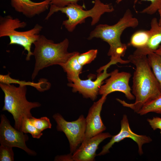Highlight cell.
Masks as SVG:
<instances>
[{"label": "cell", "mask_w": 161, "mask_h": 161, "mask_svg": "<svg viewBox=\"0 0 161 161\" xmlns=\"http://www.w3.org/2000/svg\"><path fill=\"white\" fill-rule=\"evenodd\" d=\"M136 69L133 74L132 93L135 98L133 103H128L117 98L123 106L129 108L137 113L145 104L161 95L159 83L148 63L147 56L133 54L128 57Z\"/></svg>", "instance_id": "6da1fadb"}, {"label": "cell", "mask_w": 161, "mask_h": 161, "mask_svg": "<svg viewBox=\"0 0 161 161\" xmlns=\"http://www.w3.org/2000/svg\"><path fill=\"white\" fill-rule=\"evenodd\" d=\"M139 24L138 20L133 17L131 11L128 9L123 16L115 24L113 25L100 24L90 33L88 39L94 38H100L107 42L109 46L108 55L111 56L110 61L106 65L109 67L118 63L121 64L130 63L129 60H123L127 46L121 41V36L123 31L129 27L135 28Z\"/></svg>", "instance_id": "7a4b0ae2"}, {"label": "cell", "mask_w": 161, "mask_h": 161, "mask_svg": "<svg viewBox=\"0 0 161 161\" xmlns=\"http://www.w3.org/2000/svg\"><path fill=\"white\" fill-rule=\"evenodd\" d=\"M69 42L65 38L62 41L55 43L43 35H40L33 44V52L35 62L32 75L34 80L39 71L43 69L54 65L61 66L76 52H69L67 51Z\"/></svg>", "instance_id": "3957f363"}, {"label": "cell", "mask_w": 161, "mask_h": 161, "mask_svg": "<svg viewBox=\"0 0 161 161\" xmlns=\"http://www.w3.org/2000/svg\"><path fill=\"white\" fill-rule=\"evenodd\" d=\"M0 86L4 95L2 111H7L12 115L15 121L14 128L21 131L24 120L32 117L31 110L39 107L41 105L38 102L27 100L26 86L19 85L16 87L13 85L0 83Z\"/></svg>", "instance_id": "277c9868"}, {"label": "cell", "mask_w": 161, "mask_h": 161, "mask_svg": "<svg viewBox=\"0 0 161 161\" xmlns=\"http://www.w3.org/2000/svg\"><path fill=\"white\" fill-rule=\"evenodd\" d=\"M94 5L88 10L83 9L84 6L77 4H70L64 7H58L51 5L49 11L45 18L46 20L55 13L60 11L65 14L68 18L63 21L62 25L69 32H72L76 26L85 22L89 17L92 18L91 25L93 26L99 21L101 16L106 13H111L114 10L111 4H104L100 0H95Z\"/></svg>", "instance_id": "5b68a950"}, {"label": "cell", "mask_w": 161, "mask_h": 161, "mask_svg": "<svg viewBox=\"0 0 161 161\" xmlns=\"http://www.w3.org/2000/svg\"><path fill=\"white\" fill-rule=\"evenodd\" d=\"M27 25L26 22L21 21L17 18H14L10 16H0V37H8L10 40L9 45H17L23 47L24 50L27 52L26 59L28 61L33 55L31 51L32 45L38 39L43 27L37 24L29 30H17L16 29L25 28Z\"/></svg>", "instance_id": "8992f818"}, {"label": "cell", "mask_w": 161, "mask_h": 161, "mask_svg": "<svg viewBox=\"0 0 161 161\" xmlns=\"http://www.w3.org/2000/svg\"><path fill=\"white\" fill-rule=\"evenodd\" d=\"M52 117L57 123V131L63 132L67 137L69 144L70 153L73 154L84 139L85 118L82 114L75 121H68L58 113L54 114Z\"/></svg>", "instance_id": "52a82bcc"}, {"label": "cell", "mask_w": 161, "mask_h": 161, "mask_svg": "<svg viewBox=\"0 0 161 161\" xmlns=\"http://www.w3.org/2000/svg\"><path fill=\"white\" fill-rule=\"evenodd\" d=\"M0 117V144L12 148H18L24 150L29 155H36V152L28 148L26 145V142L29 138L28 136L13 127L4 114H1Z\"/></svg>", "instance_id": "ba28073f"}, {"label": "cell", "mask_w": 161, "mask_h": 161, "mask_svg": "<svg viewBox=\"0 0 161 161\" xmlns=\"http://www.w3.org/2000/svg\"><path fill=\"white\" fill-rule=\"evenodd\" d=\"M108 68L103 66L98 69L97 78L95 80H92L93 78L92 75L89 76L88 79L82 80L79 78L69 83L68 85L72 88L73 92H78L84 97L94 100L99 94V88L104 80L110 75L111 73L107 72Z\"/></svg>", "instance_id": "9c48e42d"}, {"label": "cell", "mask_w": 161, "mask_h": 161, "mask_svg": "<svg viewBox=\"0 0 161 161\" xmlns=\"http://www.w3.org/2000/svg\"><path fill=\"white\" fill-rule=\"evenodd\" d=\"M110 77L106 80L105 84L100 87L99 94L107 96L111 93L119 91L124 93L128 100H132L135 98L131 91L129 84L131 76L130 73L125 72H119L115 69L111 73Z\"/></svg>", "instance_id": "30bf717a"}, {"label": "cell", "mask_w": 161, "mask_h": 161, "mask_svg": "<svg viewBox=\"0 0 161 161\" xmlns=\"http://www.w3.org/2000/svg\"><path fill=\"white\" fill-rule=\"evenodd\" d=\"M120 124L121 129L119 132L112 136L110 141L103 146L102 150L98 154V156L103 155L109 153V149L115 143L127 138L132 139L137 143L139 154L142 155L143 154L142 146L145 144L152 141L151 139L149 136L137 134L133 132L130 127L128 119L126 114L123 115Z\"/></svg>", "instance_id": "8fae6325"}, {"label": "cell", "mask_w": 161, "mask_h": 161, "mask_svg": "<svg viewBox=\"0 0 161 161\" xmlns=\"http://www.w3.org/2000/svg\"><path fill=\"white\" fill-rule=\"evenodd\" d=\"M106 97L107 96L102 95L90 108L85 118L86 130L83 140L101 133L106 129L101 117L100 113Z\"/></svg>", "instance_id": "7c38bea8"}, {"label": "cell", "mask_w": 161, "mask_h": 161, "mask_svg": "<svg viewBox=\"0 0 161 161\" xmlns=\"http://www.w3.org/2000/svg\"><path fill=\"white\" fill-rule=\"evenodd\" d=\"M112 136L109 133H101L83 140L72 154L73 161H94L96 155V151L99 144L105 139Z\"/></svg>", "instance_id": "4fadbf2b"}, {"label": "cell", "mask_w": 161, "mask_h": 161, "mask_svg": "<svg viewBox=\"0 0 161 161\" xmlns=\"http://www.w3.org/2000/svg\"><path fill=\"white\" fill-rule=\"evenodd\" d=\"M50 0L34 2L31 0H11V6L17 12L28 18H32L44 12L49 8Z\"/></svg>", "instance_id": "5bb4252c"}, {"label": "cell", "mask_w": 161, "mask_h": 161, "mask_svg": "<svg viewBox=\"0 0 161 161\" xmlns=\"http://www.w3.org/2000/svg\"><path fill=\"white\" fill-rule=\"evenodd\" d=\"M150 24L151 28L149 30V37L147 43L144 47L137 48L133 54L147 56L149 54L154 52L161 44V27L159 25L157 18H153Z\"/></svg>", "instance_id": "9a60e30c"}, {"label": "cell", "mask_w": 161, "mask_h": 161, "mask_svg": "<svg viewBox=\"0 0 161 161\" xmlns=\"http://www.w3.org/2000/svg\"><path fill=\"white\" fill-rule=\"evenodd\" d=\"M9 73L7 75H0V83L6 84L16 83L22 86H30L35 87L40 92H43L48 89L50 86V83L45 79H41L38 83L31 82H26L25 81L20 80H19L10 77Z\"/></svg>", "instance_id": "2e32d148"}, {"label": "cell", "mask_w": 161, "mask_h": 161, "mask_svg": "<svg viewBox=\"0 0 161 161\" xmlns=\"http://www.w3.org/2000/svg\"><path fill=\"white\" fill-rule=\"evenodd\" d=\"M79 53L76 52L66 63L61 66L66 73L67 79L70 82L80 78L79 75L82 72L83 66L79 63L77 59Z\"/></svg>", "instance_id": "e0dca14e"}, {"label": "cell", "mask_w": 161, "mask_h": 161, "mask_svg": "<svg viewBox=\"0 0 161 161\" xmlns=\"http://www.w3.org/2000/svg\"><path fill=\"white\" fill-rule=\"evenodd\" d=\"M147 57L150 66L159 83L161 91V56L152 52Z\"/></svg>", "instance_id": "ac0fdd59"}, {"label": "cell", "mask_w": 161, "mask_h": 161, "mask_svg": "<svg viewBox=\"0 0 161 161\" xmlns=\"http://www.w3.org/2000/svg\"><path fill=\"white\" fill-rule=\"evenodd\" d=\"M149 37V30H140L134 33L131 36L129 45L137 48L144 47Z\"/></svg>", "instance_id": "d6986e66"}, {"label": "cell", "mask_w": 161, "mask_h": 161, "mask_svg": "<svg viewBox=\"0 0 161 161\" xmlns=\"http://www.w3.org/2000/svg\"><path fill=\"white\" fill-rule=\"evenodd\" d=\"M150 112L161 114V95L144 105L137 113L142 115Z\"/></svg>", "instance_id": "ffe728a7"}, {"label": "cell", "mask_w": 161, "mask_h": 161, "mask_svg": "<svg viewBox=\"0 0 161 161\" xmlns=\"http://www.w3.org/2000/svg\"><path fill=\"white\" fill-rule=\"evenodd\" d=\"M29 119L27 118L24 121L21 131L25 134L30 133L34 138L39 139L43 135L42 133L30 123Z\"/></svg>", "instance_id": "44dd1931"}, {"label": "cell", "mask_w": 161, "mask_h": 161, "mask_svg": "<svg viewBox=\"0 0 161 161\" xmlns=\"http://www.w3.org/2000/svg\"><path fill=\"white\" fill-rule=\"evenodd\" d=\"M29 119L30 123L41 132L51 128L52 124L50 120L46 117L37 118L32 116Z\"/></svg>", "instance_id": "7402d4cb"}, {"label": "cell", "mask_w": 161, "mask_h": 161, "mask_svg": "<svg viewBox=\"0 0 161 161\" xmlns=\"http://www.w3.org/2000/svg\"><path fill=\"white\" fill-rule=\"evenodd\" d=\"M97 50L92 49L84 53L78 54L77 59L79 63L83 66L91 63L96 57Z\"/></svg>", "instance_id": "603a6c76"}, {"label": "cell", "mask_w": 161, "mask_h": 161, "mask_svg": "<svg viewBox=\"0 0 161 161\" xmlns=\"http://www.w3.org/2000/svg\"><path fill=\"white\" fill-rule=\"evenodd\" d=\"M12 147L1 144L0 146V161H13L14 153Z\"/></svg>", "instance_id": "cb8c5ba5"}, {"label": "cell", "mask_w": 161, "mask_h": 161, "mask_svg": "<svg viewBox=\"0 0 161 161\" xmlns=\"http://www.w3.org/2000/svg\"><path fill=\"white\" fill-rule=\"evenodd\" d=\"M148 1L151 2V4L147 7L143 9L140 13L152 15L161 8V0H141Z\"/></svg>", "instance_id": "d4e9b609"}, {"label": "cell", "mask_w": 161, "mask_h": 161, "mask_svg": "<svg viewBox=\"0 0 161 161\" xmlns=\"http://www.w3.org/2000/svg\"><path fill=\"white\" fill-rule=\"evenodd\" d=\"M81 0H50V5L58 7H64L70 4H77Z\"/></svg>", "instance_id": "484cf974"}, {"label": "cell", "mask_w": 161, "mask_h": 161, "mask_svg": "<svg viewBox=\"0 0 161 161\" xmlns=\"http://www.w3.org/2000/svg\"><path fill=\"white\" fill-rule=\"evenodd\" d=\"M147 120L154 130L158 129L161 130V118L153 117L152 119H148Z\"/></svg>", "instance_id": "4316f807"}, {"label": "cell", "mask_w": 161, "mask_h": 161, "mask_svg": "<svg viewBox=\"0 0 161 161\" xmlns=\"http://www.w3.org/2000/svg\"><path fill=\"white\" fill-rule=\"evenodd\" d=\"M70 153L67 155L57 156L55 158V161H73L72 156Z\"/></svg>", "instance_id": "83f0119b"}, {"label": "cell", "mask_w": 161, "mask_h": 161, "mask_svg": "<svg viewBox=\"0 0 161 161\" xmlns=\"http://www.w3.org/2000/svg\"><path fill=\"white\" fill-rule=\"evenodd\" d=\"M154 52L161 56V44Z\"/></svg>", "instance_id": "f1b7e54d"}, {"label": "cell", "mask_w": 161, "mask_h": 161, "mask_svg": "<svg viewBox=\"0 0 161 161\" xmlns=\"http://www.w3.org/2000/svg\"><path fill=\"white\" fill-rule=\"evenodd\" d=\"M158 11L160 16V19L158 21V24L159 26L161 27V8L158 10Z\"/></svg>", "instance_id": "f546056e"}, {"label": "cell", "mask_w": 161, "mask_h": 161, "mask_svg": "<svg viewBox=\"0 0 161 161\" xmlns=\"http://www.w3.org/2000/svg\"><path fill=\"white\" fill-rule=\"evenodd\" d=\"M116 1V2L117 3H119L120 1H121L123 0H115Z\"/></svg>", "instance_id": "4dcf8cb0"}, {"label": "cell", "mask_w": 161, "mask_h": 161, "mask_svg": "<svg viewBox=\"0 0 161 161\" xmlns=\"http://www.w3.org/2000/svg\"><path fill=\"white\" fill-rule=\"evenodd\" d=\"M160 134H161V130H160Z\"/></svg>", "instance_id": "1f68e13d"}]
</instances>
